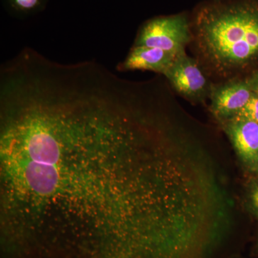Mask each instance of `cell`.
<instances>
[{"mask_svg": "<svg viewBox=\"0 0 258 258\" xmlns=\"http://www.w3.org/2000/svg\"><path fill=\"white\" fill-rule=\"evenodd\" d=\"M252 94L248 80L227 83L214 91L212 111L220 118H232L243 108Z\"/></svg>", "mask_w": 258, "mask_h": 258, "instance_id": "5b68a950", "label": "cell"}, {"mask_svg": "<svg viewBox=\"0 0 258 258\" xmlns=\"http://www.w3.org/2000/svg\"><path fill=\"white\" fill-rule=\"evenodd\" d=\"M248 80L249 86L252 89V93H255L258 96V71L254 73Z\"/></svg>", "mask_w": 258, "mask_h": 258, "instance_id": "30bf717a", "label": "cell"}, {"mask_svg": "<svg viewBox=\"0 0 258 258\" xmlns=\"http://www.w3.org/2000/svg\"><path fill=\"white\" fill-rule=\"evenodd\" d=\"M189 38V23L184 15L160 17L144 24L135 45L157 47L178 55L184 52Z\"/></svg>", "mask_w": 258, "mask_h": 258, "instance_id": "7a4b0ae2", "label": "cell"}, {"mask_svg": "<svg viewBox=\"0 0 258 258\" xmlns=\"http://www.w3.org/2000/svg\"><path fill=\"white\" fill-rule=\"evenodd\" d=\"M226 132L242 161L257 170L258 166V123L232 117L226 125Z\"/></svg>", "mask_w": 258, "mask_h": 258, "instance_id": "277c9868", "label": "cell"}, {"mask_svg": "<svg viewBox=\"0 0 258 258\" xmlns=\"http://www.w3.org/2000/svg\"><path fill=\"white\" fill-rule=\"evenodd\" d=\"M248 203L250 210L258 217V177L249 188Z\"/></svg>", "mask_w": 258, "mask_h": 258, "instance_id": "9c48e42d", "label": "cell"}, {"mask_svg": "<svg viewBox=\"0 0 258 258\" xmlns=\"http://www.w3.org/2000/svg\"><path fill=\"white\" fill-rule=\"evenodd\" d=\"M256 171H257V172H258V166H257V170H256Z\"/></svg>", "mask_w": 258, "mask_h": 258, "instance_id": "8fae6325", "label": "cell"}, {"mask_svg": "<svg viewBox=\"0 0 258 258\" xmlns=\"http://www.w3.org/2000/svg\"><path fill=\"white\" fill-rule=\"evenodd\" d=\"M164 76L178 92L190 98L201 96L207 87V80L200 66L185 52L176 56Z\"/></svg>", "mask_w": 258, "mask_h": 258, "instance_id": "3957f363", "label": "cell"}, {"mask_svg": "<svg viewBox=\"0 0 258 258\" xmlns=\"http://www.w3.org/2000/svg\"><path fill=\"white\" fill-rule=\"evenodd\" d=\"M178 55L157 47L135 45L122 64V69L144 70L164 75Z\"/></svg>", "mask_w": 258, "mask_h": 258, "instance_id": "8992f818", "label": "cell"}, {"mask_svg": "<svg viewBox=\"0 0 258 258\" xmlns=\"http://www.w3.org/2000/svg\"><path fill=\"white\" fill-rule=\"evenodd\" d=\"M234 117V116H233ZM237 118L251 120L258 123V96L252 93L247 103L235 115Z\"/></svg>", "mask_w": 258, "mask_h": 258, "instance_id": "ba28073f", "label": "cell"}, {"mask_svg": "<svg viewBox=\"0 0 258 258\" xmlns=\"http://www.w3.org/2000/svg\"><path fill=\"white\" fill-rule=\"evenodd\" d=\"M45 0H8V3L15 11L23 14L36 12L41 9Z\"/></svg>", "mask_w": 258, "mask_h": 258, "instance_id": "52a82bcc", "label": "cell"}, {"mask_svg": "<svg viewBox=\"0 0 258 258\" xmlns=\"http://www.w3.org/2000/svg\"><path fill=\"white\" fill-rule=\"evenodd\" d=\"M195 27L200 50L220 73L257 62V1L204 7L197 13Z\"/></svg>", "mask_w": 258, "mask_h": 258, "instance_id": "6da1fadb", "label": "cell"}]
</instances>
